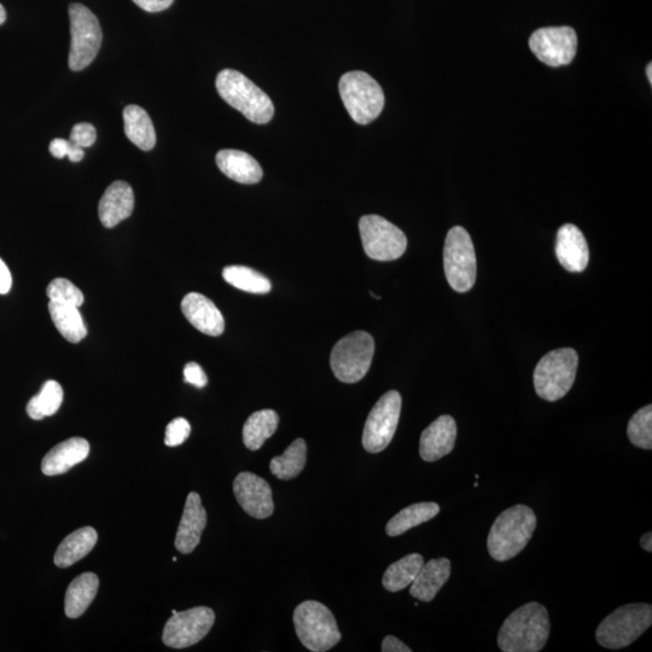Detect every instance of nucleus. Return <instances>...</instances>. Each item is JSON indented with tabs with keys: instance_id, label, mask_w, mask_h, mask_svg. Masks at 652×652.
<instances>
[{
	"instance_id": "obj_33",
	"label": "nucleus",
	"mask_w": 652,
	"mask_h": 652,
	"mask_svg": "<svg viewBox=\"0 0 652 652\" xmlns=\"http://www.w3.org/2000/svg\"><path fill=\"white\" fill-rule=\"evenodd\" d=\"M63 403V388L56 381H46L36 397L28 401L27 413L34 421L54 416Z\"/></svg>"
},
{
	"instance_id": "obj_20",
	"label": "nucleus",
	"mask_w": 652,
	"mask_h": 652,
	"mask_svg": "<svg viewBox=\"0 0 652 652\" xmlns=\"http://www.w3.org/2000/svg\"><path fill=\"white\" fill-rule=\"evenodd\" d=\"M135 208V194L130 184L126 182H114L109 185V188L104 192L98 206V214L104 227L113 229L119 225L121 221L131 217Z\"/></svg>"
},
{
	"instance_id": "obj_1",
	"label": "nucleus",
	"mask_w": 652,
	"mask_h": 652,
	"mask_svg": "<svg viewBox=\"0 0 652 652\" xmlns=\"http://www.w3.org/2000/svg\"><path fill=\"white\" fill-rule=\"evenodd\" d=\"M550 616L544 605L528 603L505 620L498 636L499 649L504 652H538L550 636Z\"/></svg>"
},
{
	"instance_id": "obj_31",
	"label": "nucleus",
	"mask_w": 652,
	"mask_h": 652,
	"mask_svg": "<svg viewBox=\"0 0 652 652\" xmlns=\"http://www.w3.org/2000/svg\"><path fill=\"white\" fill-rule=\"evenodd\" d=\"M307 462V444L304 439H296L282 456L275 457L270 463V470L279 480L289 481L298 477Z\"/></svg>"
},
{
	"instance_id": "obj_37",
	"label": "nucleus",
	"mask_w": 652,
	"mask_h": 652,
	"mask_svg": "<svg viewBox=\"0 0 652 652\" xmlns=\"http://www.w3.org/2000/svg\"><path fill=\"white\" fill-rule=\"evenodd\" d=\"M50 153L56 159H63L69 157L72 162H80L84 159V150L77 147V145L69 142V139L56 138L50 143Z\"/></svg>"
},
{
	"instance_id": "obj_24",
	"label": "nucleus",
	"mask_w": 652,
	"mask_h": 652,
	"mask_svg": "<svg viewBox=\"0 0 652 652\" xmlns=\"http://www.w3.org/2000/svg\"><path fill=\"white\" fill-rule=\"evenodd\" d=\"M98 535L92 527H84L69 534L62 541L55 553L54 561L58 568L73 566L92 551L96 546Z\"/></svg>"
},
{
	"instance_id": "obj_4",
	"label": "nucleus",
	"mask_w": 652,
	"mask_h": 652,
	"mask_svg": "<svg viewBox=\"0 0 652 652\" xmlns=\"http://www.w3.org/2000/svg\"><path fill=\"white\" fill-rule=\"evenodd\" d=\"M578 365L579 355L573 348L547 353L534 370L535 392L551 403L566 397L575 382Z\"/></svg>"
},
{
	"instance_id": "obj_22",
	"label": "nucleus",
	"mask_w": 652,
	"mask_h": 652,
	"mask_svg": "<svg viewBox=\"0 0 652 652\" xmlns=\"http://www.w3.org/2000/svg\"><path fill=\"white\" fill-rule=\"evenodd\" d=\"M451 576V562L436 558L423 564L411 584V596L421 602H432Z\"/></svg>"
},
{
	"instance_id": "obj_15",
	"label": "nucleus",
	"mask_w": 652,
	"mask_h": 652,
	"mask_svg": "<svg viewBox=\"0 0 652 652\" xmlns=\"http://www.w3.org/2000/svg\"><path fill=\"white\" fill-rule=\"evenodd\" d=\"M234 493L241 508L258 520L269 518L275 511L272 489L258 475L248 471L238 474L234 481Z\"/></svg>"
},
{
	"instance_id": "obj_8",
	"label": "nucleus",
	"mask_w": 652,
	"mask_h": 652,
	"mask_svg": "<svg viewBox=\"0 0 652 652\" xmlns=\"http://www.w3.org/2000/svg\"><path fill=\"white\" fill-rule=\"evenodd\" d=\"M375 354L374 337L365 331H354L336 343L330 366L337 380L357 383L368 374Z\"/></svg>"
},
{
	"instance_id": "obj_25",
	"label": "nucleus",
	"mask_w": 652,
	"mask_h": 652,
	"mask_svg": "<svg viewBox=\"0 0 652 652\" xmlns=\"http://www.w3.org/2000/svg\"><path fill=\"white\" fill-rule=\"evenodd\" d=\"M100 580L93 573H84L75 578L69 585L64 601V611L69 619H78L89 609L96 598Z\"/></svg>"
},
{
	"instance_id": "obj_11",
	"label": "nucleus",
	"mask_w": 652,
	"mask_h": 652,
	"mask_svg": "<svg viewBox=\"0 0 652 652\" xmlns=\"http://www.w3.org/2000/svg\"><path fill=\"white\" fill-rule=\"evenodd\" d=\"M360 237L364 252L376 261H394L407 249V237L403 230L380 215H364L359 220Z\"/></svg>"
},
{
	"instance_id": "obj_28",
	"label": "nucleus",
	"mask_w": 652,
	"mask_h": 652,
	"mask_svg": "<svg viewBox=\"0 0 652 652\" xmlns=\"http://www.w3.org/2000/svg\"><path fill=\"white\" fill-rule=\"evenodd\" d=\"M279 416L273 410L254 412L243 427V442L249 451H258L276 433Z\"/></svg>"
},
{
	"instance_id": "obj_2",
	"label": "nucleus",
	"mask_w": 652,
	"mask_h": 652,
	"mask_svg": "<svg viewBox=\"0 0 652 652\" xmlns=\"http://www.w3.org/2000/svg\"><path fill=\"white\" fill-rule=\"evenodd\" d=\"M537 516L527 505H515L500 514L493 523L487 540L489 555L494 561L506 562L520 553L531 541Z\"/></svg>"
},
{
	"instance_id": "obj_38",
	"label": "nucleus",
	"mask_w": 652,
	"mask_h": 652,
	"mask_svg": "<svg viewBox=\"0 0 652 652\" xmlns=\"http://www.w3.org/2000/svg\"><path fill=\"white\" fill-rule=\"evenodd\" d=\"M97 139V132L95 126L81 122V124L73 127L69 142L81 149L90 148L95 144Z\"/></svg>"
},
{
	"instance_id": "obj_29",
	"label": "nucleus",
	"mask_w": 652,
	"mask_h": 652,
	"mask_svg": "<svg viewBox=\"0 0 652 652\" xmlns=\"http://www.w3.org/2000/svg\"><path fill=\"white\" fill-rule=\"evenodd\" d=\"M440 506L436 503H418L407 506L395 515L387 523L386 532L389 537H399V535L409 532L410 529L423 525L435 516H438Z\"/></svg>"
},
{
	"instance_id": "obj_36",
	"label": "nucleus",
	"mask_w": 652,
	"mask_h": 652,
	"mask_svg": "<svg viewBox=\"0 0 652 652\" xmlns=\"http://www.w3.org/2000/svg\"><path fill=\"white\" fill-rule=\"evenodd\" d=\"M191 433V426L185 418L173 419L166 428L165 444L168 447H176L184 444Z\"/></svg>"
},
{
	"instance_id": "obj_5",
	"label": "nucleus",
	"mask_w": 652,
	"mask_h": 652,
	"mask_svg": "<svg viewBox=\"0 0 652 652\" xmlns=\"http://www.w3.org/2000/svg\"><path fill=\"white\" fill-rule=\"evenodd\" d=\"M651 625L650 604H627L605 617L597 628L596 639L605 649H624L636 642Z\"/></svg>"
},
{
	"instance_id": "obj_39",
	"label": "nucleus",
	"mask_w": 652,
	"mask_h": 652,
	"mask_svg": "<svg viewBox=\"0 0 652 652\" xmlns=\"http://www.w3.org/2000/svg\"><path fill=\"white\" fill-rule=\"evenodd\" d=\"M184 381L197 388H203L207 386L208 377L206 372L201 368V365L189 363L184 368Z\"/></svg>"
},
{
	"instance_id": "obj_41",
	"label": "nucleus",
	"mask_w": 652,
	"mask_h": 652,
	"mask_svg": "<svg viewBox=\"0 0 652 652\" xmlns=\"http://www.w3.org/2000/svg\"><path fill=\"white\" fill-rule=\"evenodd\" d=\"M383 652H411L412 650L398 638L388 636L382 643Z\"/></svg>"
},
{
	"instance_id": "obj_16",
	"label": "nucleus",
	"mask_w": 652,
	"mask_h": 652,
	"mask_svg": "<svg viewBox=\"0 0 652 652\" xmlns=\"http://www.w3.org/2000/svg\"><path fill=\"white\" fill-rule=\"evenodd\" d=\"M456 439V421L448 415L440 416L422 433L419 454L423 461H439L453 451Z\"/></svg>"
},
{
	"instance_id": "obj_44",
	"label": "nucleus",
	"mask_w": 652,
	"mask_h": 652,
	"mask_svg": "<svg viewBox=\"0 0 652 652\" xmlns=\"http://www.w3.org/2000/svg\"><path fill=\"white\" fill-rule=\"evenodd\" d=\"M5 20H7V11H5L3 5L0 4V25H3Z\"/></svg>"
},
{
	"instance_id": "obj_45",
	"label": "nucleus",
	"mask_w": 652,
	"mask_h": 652,
	"mask_svg": "<svg viewBox=\"0 0 652 652\" xmlns=\"http://www.w3.org/2000/svg\"><path fill=\"white\" fill-rule=\"evenodd\" d=\"M646 75H648L650 85H652V64L649 63L648 67H646Z\"/></svg>"
},
{
	"instance_id": "obj_12",
	"label": "nucleus",
	"mask_w": 652,
	"mask_h": 652,
	"mask_svg": "<svg viewBox=\"0 0 652 652\" xmlns=\"http://www.w3.org/2000/svg\"><path fill=\"white\" fill-rule=\"evenodd\" d=\"M403 399L397 390L382 395L366 419L363 446L369 453H380L392 442L397 432Z\"/></svg>"
},
{
	"instance_id": "obj_19",
	"label": "nucleus",
	"mask_w": 652,
	"mask_h": 652,
	"mask_svg": "<svg viewBox=\"0 0 652 652\" xmlns=\"http://www.w3.org/2000/svg\"><path fill=\"white\" fill-rule=\"evenodd\" d=\"M182 312L188 322L202 334L220 336L225 330V320L212 300L199 293H190L182 301Z\"/></svg>"
},
{
	"instance_id": "obj_7",
	"label": "nucleus",
	"mask_w": 652,
	"mask_h": 652,
	"mask_svg": "<svg viewBox=\"0 0 652 652\" xmlns=\"http://www.w3.org/2000/svg\"><path fill=\"white\" fill-rule=\"evenodd\" d=\"M343 104L359 125H368L381 115L386 97L380 84L365 72H349L339 83Z\"/></svg>"
},
{
	"instance_id": "obj_32",
	"label": "nucleus",
	"mask_w": 652,
	"mask_h": 652,
	"mask_svg": "<svg viewBox=\"0 0 652 652\" xmlns=\"http://www.w3.org/2000/svg\"><path fill=\"white\" fill-rule=\"evenodd\" d=\"M225 282L246 293L264 295L272 289L270 279L246 266H227L223 271Z\"/></svg>"
},
{
	"instance_id": "obj_26",
	"label": "nucleus",
	"mask_w": 652,
	"mask_h": 652,
	"mask_svg": "<svg viewBox=\"0 0 652 652\" xmlns=\"http://www.w3.org/2000/svg\"><path fill=\"white\" fill-rule=\"evenodd\" d=\"M49 312L52 323L64 339L72 343H79L85 339L87 329L79 307L50 301Z\"/></svg>"
},
{
	"instance_id": "obj_23",
	"label": "nucleus",
	"mask_w": 652,
	"mask_h": 652,
	"mask_svg": "<svg viewBox=\"0 0 652 652\" xmlns=\"http://www.w3.org/2000/svg\"><path fill=\"white\" fill-rule=\"evenodd\" d=\"M219 170L241 184H256L263 179V168L252 155L241 150L225 149L217 154Z\"/></svg>"
},
{
	"instance_id": "obj_30",
	"label": "nucleus",
	"mask_w": 652,
	"mask_h": 652,
	"mask_svg": "<svg viewBox=\"0 0 652 652\" xmlns=\"http://www.w3.org/2000/svg\"><path fill=\"white\" fill-rule=\"evenodd\" d=\"M424 558L419 553H411L389 566L383 575L382 584L389 592H399L409 587L423 567Z\"/></svg>"
},
{
	"instance_id": "obj_10",
	"label": "nucleus",
	"mask_w": 652,
	"mask_h": 652,
	"mask_svg": "<svg viewBox=\"0 0 652 652\" xmlns=\"http://www.w3.org/2000/svg\"><path fill=\"white\" fill-rule=\"evenodd\" d=\"M71 17L72 45L69 54V68L83 71L95 60L102 45V28L95 14L81 4L69 7Z\"/></svg>"
},
{
	"instance_id": "obj_42",
	"label": "nucleus",
	"mask_w": 652,
	"mask_h": 652,
	"mask_svg": "<svg viewBox=\"0 0 652 652\" xmlns=\"http://www.w3.org/2000/svg\"><path fill=\"white\" fill-rule=\"evenodd\" d=\"M11 285H13V277H11L8 266L5 265L2 259H0V294H8Z\"/></svg>"
},
{
	"instance_id": "obj_14",
	"label": "nucleus",
	"mask_w": 652,
	"mask_h": 652,
	"mask_svg": "<svg viewBox=\"0 0 652 652\" xmlns=\"http://www.w3.org/2000/svg\"><path fill=\"white\" fill-rule=\"evenodd\" d=\"M529 48L547 66H567L578 51V36L572 27L541 28L532 34Z\"/></svg>"
},
{
	"instance_id": "obj_6",
	"label": "nucleus",
	"mask_w": 652,
	"mask_h": 652,
	"mask_svg": "<svg viewBox=\"0 0 652 652\" xmlns=\"http://www.w3.org/2000/svg\"><path fill=\"white\" fill-rule=\"evenodd\" d=\"M294 625L302 645L313 652L329 651L342 638L334 614L317 601H307L296 607Z\"/></svg>"
},
{
	"instance_id": "obj_21",
	"label": "nucleus",
	"mask_w": 652,
	"mask_h": 652,
	"mask_svg": "<svg viewBox=\"0 0 652 652\" xmlns=\"http://www.w3.org/2000/svg\"><path fill=\"white\" fill-rule=\"evenodd\" d=\"M90 453V445L83 438H72L61 442L45 454L42 471L46 476L67 473L75 465L85 461Z\"/></svg>"
},
{
	"instance_id": "obj_35",
	"label": "nucleus",
	"mask_w": 652,
	"mask_h": 652,
	"mask_svg": "<svg viewBox=\"0 0 652 652\" xmlns=\"http://www.w3.org/2000/svg\"><path fill=\"white\" fill-rule=\"evenodd\" d=\"M46 295H48L50 301L63 302V304L75 307L83 306L85 301L81 290L66 278L54 279L46 289Z\"/></svg>"
},
{
	"instance_id": "obj_17",
	"label": "nucleus",
	"mask_w": 652,
	"mask_h": 652,
	"mask_svg": "<svg viewBox=\"0 0 652 652\" xmlns=\"http://www.w3.org/2000/svg\"><path fill=\"white\" fill-rule=\"evenodd\" d=\"M556 255L567 271L579 273L586 270L590 261V249L579 227L566 224L558 230Z\"/></svg>"
},
{
	"instance_id": "obj_18",
	"label": "nucleus",
	"mask_w": 652,
	"mask_h": 652,
	"mask_svg": "<svg viewBox=\"0 0 652 652\" xmlns=\"http://www.w3.org/2000/svg\"><path fill=\"white\" fill-rule=\"evenodd\" d=\"M207 526V511L203 508L199 493H189L186 499L182 521L176 537V547L183 555H189L199 546L202 533Z\"/></svg>"
},
{
	"instance_id": "obj_27",
	"label": "nucleus",
	"mask_w": 652,
	"mask_h": 652,
	"mask_svg": "<svg viewBox=\"0 0 652 652\" xmlns=\"http://www.w3.org/2000/svg\"><path fill=\"white\" fill-rule=\"evenodd\" d=\"M125 133L128 139L143 151L155 147L156 133L153 121L141 107L128 106L124 110Z\"/></svg>"
},
{
	"instance_id": "obj_40",
	"label": "nucleus",
	"mask_w": 652,
	"mask_h": 652,
	"mask_svg": "<svg viewBox=\"0 0 652 652\" xmlns=\"http://www.w3.org/2000/svg\"><path fill=\"white\" fill-rule=\"evenodd\" d=\"M133 2L148 13H160L170 8L174 0H133Z\"/></svg>"
},
{
	"instance_id": "obj_43",
	"label": "nucleus",
	"mask_w": 652,
	"mask_h": 652,
	"mask_svg": "<svg viewBox=\"0 0 652 652\" xmlns=\"http://www.w3.org/2000/svg\"><path fill=\"white\" fill-rule=\"evenodd\" d=\"M640 546H642L645 551L652 552V534L650 532L644 534L643 538L640 539Z\"/></svg>"
},
{
	"instance_id": "obj_3",
	"label": "nucleus",
	"mask_w": 652,
	"mask_h": 652,
	"mask_svg": "<svg viewBox=\"0 0 652 652\" xmlns=\"http://www.w3.org/2000/svg\"><path fill=\"white\" fill-rule=\"evenodd\" d=\"M215 85L220 97L254 124H267L275 115L271 98L246 75L234 69H224L218 74Z\"/></svg>"
},
{
	"instance_id": "obj_13",
	"label": "nucleus",
	"mask_w": 652,
	"mask_h": 652,
	"mask_svg": "<svg viewBox=\"0 0 652 652\" xmlns=\"http://www.w3.org/2000/svg\"><path fill=\"white\" fill-rule=\"evenodd\" d=\"M215 614L211 608L196 607L173 614L163 630L162 640L173 649H185L200 643L211 632Z\"/></svg>"
},
{
	"instance_id": "obj_9",
	"label": "nucleus",
	"mask_w": 652,
	"mask_h": 652,
	"mask_svg": "<svg viewBox=\"0 0 652 652\" xmlns=\"http://www.w3.org/2000/svg\"><path fill=\"white\" fill-rule=\"evenodd\" d=\"M444 269L448 284L457 293H467L474 288L477 264L474 243L468 231L454 226L446 236Z\"/></svg>"
},
{
	"instance_id": "obj_34",
	"label": "nucleus",
	"mask_w": 652,
	"mask_h": 652,
	"mask_svg": "<svg viewBox=\"0 0 652 652\" xmlns=\"http://www.w3.org/2000/svg\"><path fill=\"white\" fill-rule=\"evenodd\" d=\"M628 439L636 447L650 451L652 448V406H644L634 413L627 428Z\"/></svg>"
}]
</instances>
